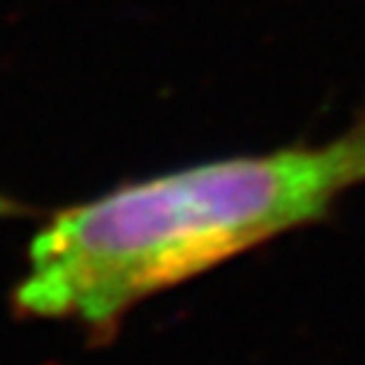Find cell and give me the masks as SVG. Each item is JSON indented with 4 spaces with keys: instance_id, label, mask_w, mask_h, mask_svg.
Returning <instances> with one entry per match:
<instances>
[{
    "instance_id": "obj_1",
    "label": "cell",
    "mask_w": 365,
    "mask_h": 365,
    "mask_svg": "<svg viewBox=\"0 0 365 365\" xmlns=\"http://www.w3.org/2000/svg\"><path fill=\"white\" fill-rule=\"evenodd\" d=\"M359 185L365 121L325 144L133 181L58 213L32 239L15 308L107 331L141 299L322 222Z\"/></svg>"
},
{
    "instance_id": "obj_2",
    "label": "cell",
    "mask_w": 365,
    "mask_h": 365,
    "mask_svg": "<svg viewBox=\"0 0 365 365\" xmlns=\"http://www.w3.org/2000/svg\"><path fill=\"white\" fill-rule=\"evenodd\" d=\"M9 213H15V205H12L9 199L0 196V216H9Z\"/></svg>"
}]
</instances>
